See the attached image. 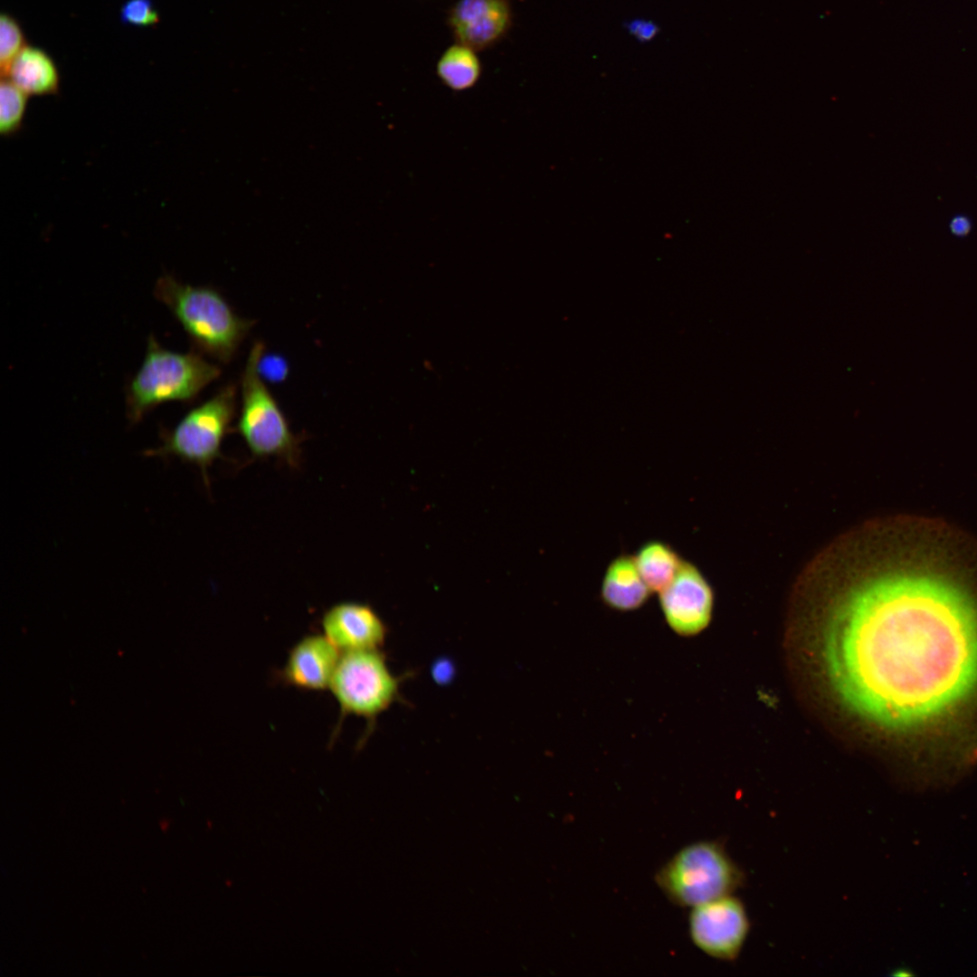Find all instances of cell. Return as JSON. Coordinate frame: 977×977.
Returning <instances> with one entry per match:
<instances>
[{"instance_id":"obj_19","label":"cell","mask_w":977,"mask_h":977,"mask_svg":"<svg viewBox=\"0 0 977 977\" xmlns=\"http://www.w3.org/2000/svg\"><path fill=\"white\" fill-rule=\"evenodd\" d=\"M119 17L123 24L138 27L152 26L159 22L152 0H127L120 8Z\"/></svg>"},{"instance_id":"obj_11","label":"cell","mask_w":977,"mask_h":977,"mask_svg":"<svg viewBox=\"0 0 977 977\" xmlns=\"http://www.w3.org/2000/svg\"><path fill=\"white\" fill-rule=\"evenodd\" d=\"M340 656L341 651L323 633L306 635L289 650L280 678L302 690L328 689Z\"/></svg>"},{"instance_id":"obj_17","label":"cell","mask_w":977,"mask_h":977,"mask_svg":"<svg viewBox=\"0 0 977 977\" xmlns=\"http://www.w3.org/2000/svg\"><path fill=\"white\" fill-rule=\"evenodd\" d=\"M28 97L8 78H2L0 85V132L2 135L12 136L21 129Z\"/></svg>"},{"instance_id":"obj_15","label":"cell","mask_w":977,"mask_h":977,"mask_svg":"<svg viewBox=\"0 0 977 977\" xmlns=\"http://www.w3.org/2000/svg\"><path fill=\"white\" fill-rule=\"evenodd\" d=\"M633 558L643 581L657 593L672 582L683 561L670 545L659 539L644 542Z\"/></svg>"},{"instance_id":"obj_16","label":"cell","mask_w":977,"mask_h":977,"mask_svg":"<svg viewBox=\"0 0 977 977\" xmlns=\"http://www.w3.org/2000/svg\"><path fill=\"white\" fill-rule=\"evenodd\" d=\"M437 72L441 80L453 90H464L478 81L480 66L472 49L463 44L450 47L440 59Z\"/></svg>"},{"instance_id":"obj_6","label":"cell","mask_w":977,"mask_h":977,"mask_svg":"<svg viewBox=\"0 0 977 977\" xmlns=\"http://www.w3.org/2000/svg\"><path fill=\"white\" fill-rule=\"evenodd\" d=\"M232 384L221 387L213 396L189 410L173 429H161V444L148 449V457H175L199 468L206 487L208 470L223 459L225 436L234 432L237 392Z\"/></svg>"},{"instance_id":"obj_7","label":"cell","mask_w":977,"mask_h":977,"mask_svg":"<svg viewBox=\"0 0 977 977\" xmlns=\"http://www.w3.org/2000/svg\"><path fill=\"white\" fill-rule=\"evenodd\" d=\"M403 679L392 673L382 649L341 652L328 688L340 712L337 727L346 716L364 717L365 740L377 717L400 701Z\"/></svg>"},{"instance_id":"obj_12","label":"cell","mask_w":977,"mask_h":977,"mask_svg":"<svg viewBox=\"0 0 977 977\" xmlns=\"http://www.w3.org/2000/svg\"><path fill=\"white\" fill-rule=\"evenodd\" d=\"M450 21L461 44L483 49L506 32L510 22L509 5L507 0H460Z\"/></svg>"},{"instance_id":"obj_3","label":"cell","mask_w":977,"mask_h":977,"mask_svg":"<svg viewBox=\"0 0 977 977\" xmlns=\"http://www.w3.org/2000/svg\"><path fill=\"white\" fill-rule=\"evenodd\" d=\"M220 375L221 368L202 354L168 350L150 335L144 360L126 386L128 421L137 424L166 402L190 403Z\"/></svg>"},{"instance_id":"obj_4","label":"cell","mask_w":977,"mask_h":977,"mask_svg":"<svg viewBox=\"0 0 977 977\" xmlns=\"http://www.w3.org/2000/svg\"><path fill=\"white\" fill-rule=\"evenodd\" d=\"M265 346L255 342L241 377V405L234 425L253 459L274 457L291 468L301 461L300 443L289 422L261 376V361Z\"/></svg>"},{"instance_id":"obj_5","label":"cell","mask_w":977,"mask_h":977,"mask_svg":"<svg viewBox=\"0 0 977 977\" xmlns=\"http://www.w3.org/2000/svg\"><path fill=\"white\" fill-rule=\"evenodd\" d=\"M665 896L679 906L695 907L731 895L745 875L718 841H697L678 850L655 876Z\"/></svg>"},{"instance_id":"obj_13","label":"cell","mask_w":977,"mask_h":977,"mask_svg":"<svg viewBox=\"0 0 977 977\" xmlns=\"http://www.w3.org/2000/svg\"><path fill=\"white\" fill-rule=\"evenodd\" d=\"M650 593L633 555L621 553L611 560L601 584V598L606 606L619 612L635 611L648 602Z\"/></svg>"},{"instance_id":"obj_2","label":"cell","mask_w":977,"mask_h":977,"mask_svg":"<svg viewBox=\"0 0 977 977\" xmlns=\"http://www.w3.org/2000/svg\"><path fill=\"white\" fill-rule=\"evenodd\" d=\"M153 293L180 323L194 350L223 364L232 360L254 325L209 286H193L164 275Z\"/></svg>"},{"instance_id":"obj_1","label":"cell","mask_w":977,"mask_h":977,"mask_svg":"<svg viewBox=\"0 0 977 977\" xmlns=\"http://www.w3.org/2000/svg\"><path fill=\"white\" fill-rule=\"evenodd\" d=\"M806 576L830 593L821 636L842 706L891 731L925 725L977 688V610L952 584L877 567L863 529L839 538Z\"/></svg>"},{"instance_id":"obj_20","label":"cell","mask_w":977,"mask_h":977,"mask_svg":"<svg viewBox=\"0 0 977 977\" xmlns=\"http://www.w3.org/2000/svg\"><path fill=\"white\" fill-rule=\"evenodd\" d=\"M949 230L954 236H966L972 230L971 219L965 215H956L950 221Z\"/></svg>"},{"instance_id":"obj_8","label":"cell","mask_w":977,"mask_h":977,"mask_svg":"<svg viewBox=\"0 0 977 977\" xmlns=\"http://www.w3.org/2000/svg\"><path fill=\"white\" fill-rule=\"evenodd\" d=\"M743 903L731 895L692 907L688 919L691 940L705 953L720 960L737 957L749 933Z\"/></svg>"},{"instance_id":"obj_18","label":"cell","mask_w":977,"mask_h":977,"mask_svg":"<svg viewBox=\"0 0 977 977\" xmlns=\"http://www.w3.org/2000/svg\"><path fill=\"white\" fill-rule=\"evenodd\" d=\"M25 46V36L17 20L9 14H1L0 69L2 77L6 76L12 62Z\"/></svg>"},{"instance_id":"obj_14","label":"cell","mask_w":977,"mask_h":977,"mask_svg":"<svg viewBox=\"0 0 977 977\" xmlns=\"http://www.w3.org/2000/svg\"><path fill=\"white\" fill-rule=\"evenodd\" d=\"M2 78H8L28 96L56 94L60 88V74L53 59L36 46L26 45Z\"/></svg>"},{"instance_id":"obj_9","label":"cell","mask_w":977,"mask_h":977,"mask_svg":"<svg viewBox=\"0 0 977 977\" xmlns=\"http://www.w3.org/2000/svg\"><path fill=\"white\" fill-rule=\"evenodd\" d=\"M658 594L665 621L678 635L691 637L708 626L714 592L695 564L683 559L672 582Z\"/></svg>"},{"instance_id":"obj_10","label":"cell","mask_w":977,"mask_h":977,"mask_svg":"<svg viewBox=\"0 0 977 977\" xmlns=\"http://www.w3.org/2000/svg\"><path fill=\"white\" fill-rule=\"evenodd\" d=\"M321 628L341 652L381 650L388 633L375 609L358 602H340L329 607L322 615Z\"/></svg>"}]
</instances>
